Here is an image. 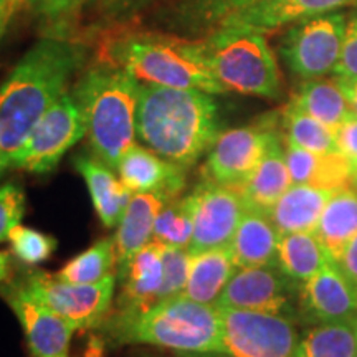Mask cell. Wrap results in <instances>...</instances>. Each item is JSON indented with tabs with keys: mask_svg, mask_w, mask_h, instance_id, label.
<instances>
[{
	"mask_svg": "<svg viewBox=\"0 0 357 357\" xmlns=\"http://www.w3.org/2000/svg\"><path fill=\"white\" fill-rule=\"evenodd\" d=\"M86 45L45 35L0 84V162L7 169L43 114L86 61Z\"/></svg>",
	"mask_w": 357,
	"mask_h": 357,
	"instance_id": "obj_1",
	"label": "cell"
},
{
	"mask_svg": "<svg viewBox=\"0 0 357 357\" xmlns=\"http://www.w3.org/2000/svg\"><path fill=\"white\" fill-rule=\"evenodd\" d=\"M73 166L86 184L93 207L106 229L118 227L124 211L131 202L132 192L113 174V169L93 154L75 155Z\"/></svg>",
	"mask_w": 357,
	"mask_h": 357,
	"instance_id": "obj_19",
	"label": "cell"
},
{
	"mask_svg": "<svg viewBox=\"0 0 357 357\" xmlns=\"http://www.w3.org/2000/svg\"><path fill=\"white\" fill-rule=\"evenodd\" d=\"M341 266L342 273L351 281V284L357 289V235L351 240L344 252H342L341 260L337 261Z\"/></svg>",
	"mask_w": 357,
	"mask_h": 357,
	"instance_id": "obj_40",
	"label": "cell"
},
{
	"mask_svg": "<svg viewBox=\"0 0 357 357\" xmlns=\"http://www.w3.org/2000/svg\"><path fill=\"white\" fill-rule=\"evenodd\" d=\"M316 238L328 258L339 261L347 245L357 235V190H337L326 204L314 230Z\"/></svg>",
	"mask_w": 357,
	"mask_h": 357,
	"instance_id": "obj_27",
	"label": "cell"
},
{
	"mask_svg": "<svg viewBox=\"0 0 357 357\" xmlns=\"http://www.w3.org/2000/svg\"><path fill=\"white\" fill-rule=\"evenodd\" d=\"M354 328H356V336H357V318L354 319Z\"/></svg>",
	"mask_w": 357,
	"mask_h": 357,
	"instance_id": "obj_49",
	"label": "cell"
},
{
	"mask_svg": "<svg viewBox=\"0 0 357 357\" xmlns=\"http://www.w3.org/2000/svg\"><path fill=\"white\" fill-rule=\"evenodd\" d=\"M200 52L227 91L276 100L281 77L265 33L243 26H220L202 40Z\"/></svg>",
	"mask_w": 357,
	"mask_h": 357,
	"instance_id": "obj_6",
	"label": "cell"
},
{
	"mask_svg": "<svg viewBox=\"0 0 357 357\" xmlns=\"http://www.w3.org/2000/svg\"><path fill=\"white\" fill-rule=\"evenodd\" d=\"M12 255L8 252H0V283L10 278Z\"/></svg>",
	"mask_w": 357,
	"mask_h": 357,
	"instance_id": "obj_43",
	"label": "cell"
},
{
	"mask_svg": "<svg viewBox=\"0 0 357 357\" xmlns=\"http://www.w3.org/2000/svg\"><path fill=\"white\" fill-rule=\"evenodd\" d=\"M352 187L357 190V167L354 169V174H352Z\"/></svg>",
	"mask_w": 357,
	"mask_h": 357,
	"instance_id": "obj_48",
	"label": "cell"
},
{
	"mask_svg": "<svg viewBox=\"0 0 357 357\" xmlns=\"http://www.w3.org/2000/svg\"><path fill=\"white\" fill-rule=\"evenodd\" d=\"M166 245L149 242L144 248L116 271V280L121 287L114 314H137L159 303V293L162 288L164 265L162 253Z\"/></svg>",
	"mask_w": 357,
	"mask_h": 357,
	"instance_id": "obj_16",
	"label": "cell"
},
{
	"mask_svg": "<svg viewBox=\"0 0 357 357\" xmlns=\"http://www.w3.org/2000/svg\"><path fill=\"white\" fill-rule=\"evenodd\" d=\"M347 15L331 12L291 25L280 42V56L301 79L324 78L336 68Z\"/></svg>",
	"mask_w": 357,
	"mask_h": 357,
	"instance_id": "obj_8",
	"label": "cell"
},
{
	"mask_svg": "<svg viewBox=\"0 0 357 357\" xmlns=\"http://www.w3.org/2000/svg\"><path fill=\"white\" fill-rule=\"evenodd\" d=\"M356 357H357V356H356Z\"/></svg>",
	"mask_w": 357,
	"mask_h": 357,
	"instance_id": "obj_51",
	"label": "cell"
},
{
	"mask_svg": "<svg viewBox=\"0 0 357 357\" xmlns=\"http://www.w3.org/2000/svg\"><path fill=\"white\" fill-rule=\"evenodd\" d=\"M25 0H0V15H15Z\"/></svg>",
	"mask_w": 357,
	"mask_h": 357,
	"instance_id": "obj_44",
	"label": "cell"
},
{
	"mask_svg": "<svg viewBox=\"0 0 357 357\" xmlns=\"http://www.w3.org/2000/svg\"><path fill=\"white\" fill-rule=\"evenodd\" d=\"M334 194L336 190L311 184H291L276 200L268 215L281 235L298 234V231L314 234L326 204Z\"/></svg>",
	"mask_w": 357,
	"mask_h": 357,
	"instance_id": "obj_23",
	"label": "cell"
},
{
	"mask_svg": "<svg viewBox=\"0 0 357 357\" xmlns=\"http://www.w3.org/2000/svg\"><path fill=\"white\" fill-rule=\"evenodd\" d=\"M194 234L189 243L190 255L208 248L230 245L247 205L234 187L202 181L194 187Z\"/></svg>",
	"mask_w": 357,
	"mask_h": 357,
	"instance_id": "obj_14",
	"label": "cell"
},
{
	"mask_svg": "<svg viewBox=\"0 0 357 357\" xmlns=\"http://www.w3.org/2000/svg\"><path fill=\"white\" fill-rule=\"evenodd\" d=\"M326 260L328 255L314 234L298 231L281 235L276 266L296 283L303 284L314 276L324 266Z\"/></svg>",
	"mask_w": 357,
	"mask_h": 357,
	"instance_id": "obj_29",
	"label": "cell"
},
{
	"mask_svg": "<svg viewBox=\"0 0 357 357\" xmlns=\"http://www.w3.org/2000/svg\"><path fill=\"white\" fill-rule=\"evenodd\" d=\"M357 289L341 266L328 258L324 266L300 287V319L310 324L354 323Z\"/></svg>",
	"mask_w": 357,
	"mask_h": 357,
	"instance_id": "obj_15",
	"label": "cell"
},
{
	"mask_svg": "<svg viewBox=\"0 0 357 357\" xmlns=\"http://www.w3.org/2000/svg\"><path fill=\"white\" fill-rule=\"evenodd\" d=\"M261 2L265 0H178L159 17L176 33H211L231 15Z\"/></svg>",
	"mask_w": 357,
	"mask_h": 357,
	"instance_id": "obj_22",
	"label": "cell"
},
{
	"mask_svg": "<svg viewBox=\"0 0 357 357\" xmlns=\"http://www.w3.org/2000/svg\"><path fill=\"white\" fill-rule=\"evenodd\" d=\"M116 2H118V0H96V3H98V8H100V10H101L102 13H106V12H108L109 8L113 7Z\"/></svg>",
	"mask_w": 357,
	"mask_h": 357,
	"instance_id": "obj_46",
	"label": "cell"
},
{
	"mask_svg": "<svg viewBox=\"0 0 357 357\" xmlns=\"http://www.w3.org/2000/svg\"><path fill=\"white\" fill-rule=\"evenodd\" d=\"M13 15H0V38L3 37V33H6L8 24H10Z\"/></svg>",
	"mask_w": 357,
	"mask_h": 357,
	"instance_id": "obj_47",
	"label": "cell"
},
{
	"mask_svg": "<svg viewBox=\"0 0 357 357\" xmlns=\"http://www.w3.org/2000/svg\"><path fill=\"white\" fill-rule=\"evenodd\" d=\"M25 213V192L17 182L0 187V243L8 240V234L19 225Z\"/></svg>",
	"mask_w": 357,
	"mask_h": 357,
	"instance_id": "obj_37",
	"label": "cell"
},
{
	"mask_svg": "<svg viewBox=\"0 0 357 357\" xmlns=\"http://www.w3.org/2000/svg\"><path fill=\"white\" fill-rule=\"evenodd\" d=\"M178 357H230L227 354H222V352H182V354H177Z\"/></svg>",
	"mask_w": 357,
	"mask_h": 357,
	"instance_id": "obj_45",
	"label": "cell"
},
{
	"mask_svg": "<svg viewBox=\"0 0 357 357\" xmlns=\"http://www.w3.org/2000/svg\"><path fill=\"white\" fill-rule=\"evenodd\" d=\"M278 137L281 136L273 119L223 131L208 151L202 167V178L238 189Z\"/></svg>",
	"mask_w": 357,
	"mask_h": 357,
	"instance_id": "obj_12",
	"label": "cell"
},
{
	"mask_svg": "<svg viewBox=\"0 0 357 357\" xmlns=\"http://www.w3.org/2000/svg\"><path fill=\"white\" fill-rule=\"evenodd\" d=\"M8 240H10L13 257L26 266H35L48 260L56 250V240L53 236L20 223L13 227L8 234Z\"/></svg>",
	"mask_w": 357,
	"mask_h": 357,
	"instance_id": "obj_35",
	"label": "cell"
},
{
	"mask_svg": "<svg viewBox=\"0 0 357 357\" xmlns=\"http://www.w3.org/2000/svg\"><path fill=\"white\" fill-rule=\"evenodd\" d=\"M139 86V79L126 70L101 61L84 71L71 91L83 116L93 155L113 171L136 142Z\"/></svg>",
	"mask_w": 357,
	"mask_h": 357,
	"instance_id": "obj_3",
	"label": "cell"
},
{
	"mask_svg": "<svg viewBox=\"0 0 357 357\" xmlns=\"http://www.w3.org/2000/svg\"><path fill=\"white\" fill-rule=\"evenodd\" d=\"M349 6H357V0H265L248 10L231 15L220 26H243L266 33Z\"/></svg>",
	"mask_w": 357,
	"mask_h": 357,
	"instance_id": "obj_18",
	"label": "cell"
},
{
	"mask_svg": "<svg viewBox=\"0 0 357 357\" xmlns=\"http://www.w3.org/2000/svg\"><path fill=\"white\" fill-rule=\"evenodd\" d=\"M354 323L314 324L301 334L293 357H356Z\"/></svg>",
	"mask_w": 357,
	"mask_h": 357,
	"instance_id": "obj_30",
	"label": "cell"
},
{
	"mask_svg": "<svg viewBox=\"0 0 357 357\" xmlns=\"http://www.w3.org/2000/svg\"><path fill=\"white\" fill-rule=\"evenodd\" d=\"M213 96L199 89L141 83L136 137L160 158L189 171L223 132Z\"/></svg>",
	"mask_w": 357,
	"mask_h": 357,
	"instance_id": "obj_2",
	"label": "cell"
},
{
	"mask_svg": "<svg viewBox=\"0 0 357 357\" xmlns=\"http://www.w3.org/2000/svg\"><path fill=\"white\" fill-rule=\"evenodd\" d=\"M236 268L230 245L194 253L182 296L204 305H215Z\"/></svg>",
	"mask_w": 357,
	"mask_h": 357,
	"instance_id": "obj_25",
	"label": "cell"
},
{
	"mask_svg": "<svg viewBox=\"0 0 357 357\" xmlns=\"http://www.w3.org/2000/svg\"><path fill=\"white\" fill-rule=\"evenodd\" d=\"M167 200L171 199L164 194H132L113 236L116 271L121 270L141 248L153 242L155 218Z\"/></svg>",
	"mask_w": 357,
	"mask_h": 357,
	"instance_id": "obj_21",
	"label": "cell"
},
{
	"mask_svg": "<svg viewBox=\"0 0 357 357\" xmlns=\"http://www.w3.org/2000/svg\"><path fill=\"white\" fill-rule=\"evenodd\" d=\"M283 144L293 184H311L336 192L352 187L354 167L342 154L311 153L287 139Z\"/></svg>",
	"mask_w": 357,
	"mask_h": 357,
	"instance_id": "obj_20",
	"label": "cell"
},
{
	"mask_svg": "<svg viewBox=\"0 0 357 357\" xmlns=\"http://www.w3.org/2000/svg\"><path fill=\"white\" fill-rule=\"evenodd\" d=\"M0 296L19 319L33 357H66L78 331L73 324L33 296L19 276L0 283Z\"/></svg>",
	"mask_w": 357,
	"mask_h": 357,
	"instance_id": "obj_13",
	"label": "cell"
},
{
	"mask_svg": "<svg viewBox=\"0 0 357 357\" xmlns=\"http://www.w3.org/2000/svg\"><path fill=\"white\" fill-rule=\"evenodd\" d=\"M116 171L132 194H164L174 199L182 194L187 181L185 167L136 142L124 153Z\"/></svg>",
	"mask_w": 357,
	"mask_h": 357,
	"instance_id": "obj_17",
	"label": "cell"
},
{
	"mask_svg": "<svg viewBox=\"0 0 357 357\" xmlns=\"http://www.w3.org/2000/svg\"><path fill=\"white\" fill-rule=\"evenodd\" d=\"M291 184V176L284 159V144L281 137H278L268 149L258 167L236 190L240 192L247 207L270 212L276 200Z\"/></svg>",
	"mask_w": 357,
	"mask_h": 357,
	"instance_id": "obj_26",
	"label": "cell"
},
{
	"mask_svg": "<svg viewBox=\"0 0 357 357\" xmlns=\"http://www.w3.org/2000/svg\"><path fill=\"white\" fill-rule=\"evenodd\" d=\"M336 82L341 86L342 93H344L347 102H349V108L352 113L357 114V78L354 79H337Z\"/></svg>",
	"mask_w": 357,
	"mask_h": 357,
	"instance_id": "obj_42",
	"label": "cell"
},
{
	"mask_svg": "<svg viewBox=\"0 0 357 357\" xmlns=\"http://www.w3.org/2000/svg\"><path fill=\"white\" fill-rule=\"evenodd\" d=\"M113 344H146L182 352H220V312L185 296L159 301L137 314L109 312L98 326Z\"/></svg>",
	"mask_w": 357,
	"mask_h": 357,
	"instance_id": "obj_4",
	"label": "cell"
},
{
	"mask_svg": "<svg viewBox=\"0 0 357 357\" xmlns=\"http://www.w3.org/2000/svg\"><path fill=\"white\" fill-rule=\"evenodd\" d=\"M192 255L187 248H174L164 247L162 265H164V278L162 288L159 293V301L169 300V298L182 296L184 293L187 280H189Z\"/></svg>",
	"mask_w": 357,
	"mask_h": 357,
	"instance_id": "obj_36",
	"label": "cell"
},
{
	"mask_svg": "<svg viewBox=\"0 0 357 357\" xmlns=\"http://www.w3.org/2000/svg\"><path fill=\"white\" fill-rule=\"evenodd\" d=\"M337 153L349 160L352 167H357V114L351 113L334 132Z\"/></svg>",
	"mask_w": 357,
	"mask_h": 357,
	"instance_id": "obj_39",
	"label": "cell"
},
{
	"mask_svg": "<svg viewBox=\"0 0 357 357\" xmlns=\"http://www.w3.org/2000/svg\"><path fill=\"white\" fill-rule=\"evenodd\" d=\"M116 273V248L114 238L98 240L73 260L56 271L55 276L66 283L75 284H95L109 275Z\"/></svg>",
	"mask_w": 357,
	"mask_h": 357,
	"instance_id": "obj_31",
	"label": "cell"
},
{
	"mask_svg": "<svg viewBox=\"0 0 357 357\" xmlns=\"http://www.w3.org/2000/svg\"><path fill=\"white\" fill-rule=\"evenodd\" d=\"M91 0H25L32 15L43 26L45 35L70 37L68 26Z\"/></svg>",
	"mask_w": 357,
	"mask_h": 357,
	"instance_id": "obj_34",
	"label": "cell"
},
{
	"mask_svg": "<svg viewBox=\"0 0 357 357\" xmlns=\"http://www.w3.org/2000/svg\"><path fill=\"white\" fill-rule=\"evenodd\" d=\"M29 291L77 329H96L111 312L116 273L95 284H75L42 270L17 275Z\"/></svg>",
	"mask_w": 357,
	"mask_h": 357,
	"instance_id": "obj_9",
	"label": "cell"
},
{
	"mask_svg": "<svg viewBox=\"0 0 357 357\" xmlns=\"http://www.w3.org/2000/svg\"><path fill=\"white\" fill-rule=\"evenodd\" d=\"M0 171H3V167H2V162H0Z\"/></svg>",
	"mask_w": 357,
	"mask_h": 357,
	"instance_id": "obj_50",
	"label": "cell"
},
{
	"mask_svg": "<svg viewBox=\"0 0 357 357\" xmlns=\"http://www.w3.org/2000/svg\"><path fill=\"white\" fill-rule=\"evenodd\" d=\"M101 61L126 70L141 83L229 93L208 70L197 40L151 32L116 35L102 48Z\"/></svg>",
	"mask_w": 357,
	"mask_h": 357,
	"instance_id": "obj_5",
	"label": "cell"
},
{
	"mask_svg": "<svg viewBox=\"0 0 357 357\" xmlns=\"http://www.w3.org/2000/svg\"><path fill=\"white\" fill-rule=\"evenodd\" d=\"M194 192L167 200L155 218L153 240L174 248L189 247L194 234Z\"/></svg>",
	"mask_w": 357,
	"mask_h": 357,
	"instance_id": "obj_32",
	"label": "cell"
},
{
	"mask_svg": "<svg viewBox=\"0 0 357 357\" xmlns=\"http://www.w3.org/2000/svg\"><path fill=\"white\" fill-rule=\"evenodd\" d=\"M300 283L276 265L236 268L217 307L273 312L300 321Z\"/></svg>",
	"mask_w": 357,
	"mask_h": 357,
	"instance_id": "obj_11",
	"label": "cell"
},
{
	"mask_svg": "<svg viewBox=\"0 0 357 357\" xmlns=\"http://www.w3.org/2000/svg\"><path fill=\"white\" fill-rule=\"evenodd\" d=\"M220 352L230 357H293L296 321L273 312L218 307Z\"/></svg>",
	"mask_w": 357,
	"mask_h": 357,
	"instance_id": "obj_7",
	"label": "cell"
},
{
	"mask_svg": "<svg viewBox=\"0 0 357 357\" xmlns=\"http://www.w3.org/2000/svg\"><path fill=\"white\" fill-rule=\"evenodd\" d=\"M333 75L337 79L357 78V7L347 15L341 55Z\"/></svg>",
	"mask_w": 357,
	"mask_h": 357,
	"instance_id": "obj_38",
	"label": "cell"
},
{
	"mask_svg": "<svg viewBox=\"0 0 357 357\" xmlns=\"http://www.w3.org/2000/svg\"><path fill=\"white\" fill-rule=\"evenodd\" d=\"M83 136H86L83 116L71 93H65L43 114L8 167L33 174H50Z\"/></svg>",
	"mask_w": 357,
	"mask_h": 357,
	"instance_id": "obj_10",
	"label": "cell"
},
{
	"mask_svg": "<svg viewBox=\"0 0 357 357\" xmlns=\"http://www.w3.org/2000/svg\"><path fill=\"white\" fill-rule=\"evenodd\" d=\"M283 128L284 139L293 142L294 146L318 154L337 153L333 129L289 105L283 111Z\"/></svg>",
	"mask_w": 357,
	"mask_h": 357,
	"instance_id": "obj_33",
	"label": "cell"
},
{
	"mask_svg": "<svg viewBox=\"0 0 357 357\" xmlns=\"http://www.w3.org/2000/svg\"><path fill=\"white\" fill-rule=\"evenodd\" d=\"M280 238L281 234L268 212L247 207L230 242L236 266L276 265Z\"/></svg>",
	"mask_w": 357,
	"mask_h": 357,
	"instance_id": "obj_24",
	"label": "cell"
},
{
	"mask_svg": "<svg viewBox=\"0 0 357 357\" xmlns=\"http://www.w3.org/2000/svg\"><path fill=\"white\" fill-rule=\"evenodd\" d=\"M289 106L318 119L334 132L352 113L336 78L306 79L294 93Z\"/></svg>",
	"mask_w": 357,
	"mask_h": 357,
	"instance_id": "obj_28",
	"label": "cell"
},
{
	"mask_svg": "<svg viewBox=\"0 0 357 357\" xmlns=\"http://www.w3.org/2000/svg\"><path fill=\"white\" fill-rule=\"evenodd\" d=\"M151 0H118L113 7L106 12V15L109 17H119V15H129V13L137 10V8L144 7L149 3Z\"/></svg>",
	"mask_w": 357,
	"mask_h": 357,
	"instance_id": "obj_41",
	"label": "cell"
}]
</instances>
